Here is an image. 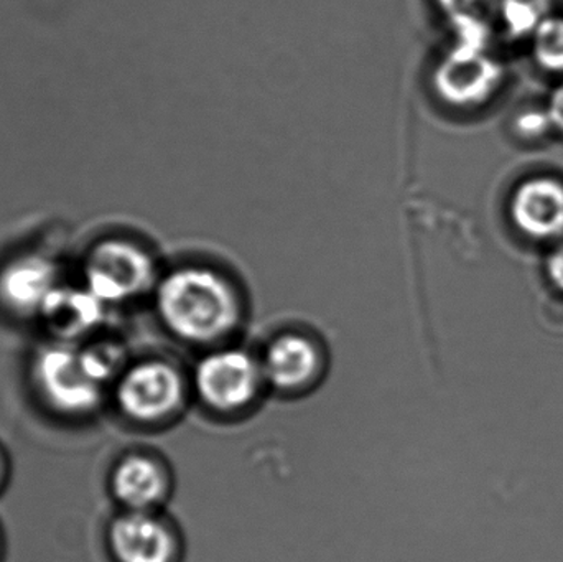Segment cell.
Segmentation results:
<instances>
[{
	"label": "cell",
	"mask_w": 563,
	"mask_h": 562,
	"mask_svg": "<svg viewBox=\"0 0 563 562\" xmlns=\"http://www.w3.org/2000/svg\"><path fill=\"white\" fill-rule=\"evenodd\" d=\"M109 488L125 511H161L174 492V474L161 455L131 452L115 462Z\"/></svg>",
	"instance_id": "10"
},
{
	"label": "cell",
	"mask_w": 563,
	"mask_h": 562,
	"mask_svg": "<svg viewBox=\"0 0 563 562\" xmlns=\"http://www.w3.org/2000/svg\"><path fill=\"white\" fill-rule=\"evenodd\" d=\"M33 385L43 401L63 416H88L101 406L106 386L92 375L78 343L43 346L32 365Z\"/></svg>",
	"instance_id": "6"
},
{
	"label": "cell",
	"mask_w": 563,
	"mask_h": 562,
	"mask_svg": "<svg viewBox=\"0 0 563 562\" xmlns=\"http://www.w3.org/2000/svg\"><path fill=\"white\" fill-rule=\"evenodd\" d=\"M191 396L218 418H241L267 392L260 355L241 346L207 350L190 373Z\"/></svg>",
	"instance_id": "3"
},
{
	"label": "cell",
	"mask_w": 563,
	"mask_h": 562,
	"mask_svg": "<svg viewBox=\"0 0 563 562\" xmlns=\"http://www.w3.org/2000/svg\"><path fill=\"white\" fill-rule=\"evenodd\" d=\"M544 102L548 106L552 124H554L558 141H563V79L551 82L548 92H545Z\"/></svg>",
	"instance_id": "17"
},
{
	"label": "cell",
	"mask_w": 563,
	"mask_h": 562,
	"mask_svg": "<svg viewBox=\"0 0 563 562\" xmlns=\"http://www.w3.org/2000/svg\"><path fill=\"white\" fill-rule=\"evenodd\" d=\"M509 227L529 243L563 240V174L538 168L519 175L505 198Z\"/></svg>",
	"instance_id": "7"
},
{
	"label": "cell",
	"mask_w": 563,
	"mask_h": 562,
	"mask_svg": "<svg viewBox=\"0 0 563 562\" xmlns=\"http://www.w3.org/2000/svg\"><path fill=\"white\" fill-rule=\"evenodd\" d=\"M260 359L267 388L280 396L307 395L327 372L323 343L303 330L277 333Z\"/></svg>",
	"instance_id": "8"
},
{
	"label": "cell",
	"mask_w": 563,
	"mask_h": 562,
	"mask_svg": "<svg viewBox=\"0 0 563 562\" xmlns=\"http://www.w3.org/2000/svg\"><path fill=\"white\" fill-rule=\"evenodd\" d=\"M58 267L42 254H22L0 269V306L19 317H38L59 286Z\"/></svg>",
	"instance_id": "11"
},
{
	"label": "cell",
	"mask_w": 563,
	"mask_h": 562,
	"mask_svg": "<svg viewBox=\"0 0 563 562\" xmlns=\"http://www.w3.org/2000/svg\"><path fill=\"white\" fill-rule=\"evenodd\" d=\"M499 2L501 0H433L445 22L460 19V16H488L492 19Z\"/></svg>",
	"instance_id": "16"
},
{
	"label": "cell",
	"mask_w": 563,
	"mask_h": 562,
	"mask_svg": "<svg viewBox=\"0 0 563 562\" xmlns=\"http://www.w3.org/2000/svg\"><path fill=\"white\" fill-rule=\"evenodd\" d=\"M506 134L511 144L529 151L545 147L552 141H558L544 98L519 102L508 115Z\"/></svg>",
	"instance_id": "15"
},
{
	"label": "cell",
	"mask_w": 563,
	"mask_h": 562,
	"mask_svg": "<svg viewBox=\"0 0 563 562\" xmlns=\"http://www.w3.org/2000/svg\"><path fill=\"white\" fill-rule=\"evenodd\" d=\"M154 302L164 329L185 345H227L244 322L243 293L211 264H180L162 274Z\"/></svg>",
	"instance_id": "1"
},
{
	"label": "cell",
	"mask_w": 563,
	"mask_h": 562,
	"mask_svg": "<svg viewBox=\"0 0 563 562\" xmlns=\"http://www.w3.org/2000/svg\"><path fill=\"white\" fill-rule=\"evenodd\" d=\"M190 398V375L162 356L125 366L114 383L119 412L142 428H162L177 421Z\"/></svg>",
	"instance_id": "4"
},
{
	"label": "cell",
	"mask_w": 563,
	"mask_h": 562,
	"mask_svg": "<svg viewBox=\"0 0 563 562\" xmlns=\"http://www.w3.org/2000/svg\"><path fill=\"white\" fill-rule=\"evenodd\" d=\"M85 287L106 307L134 302L154 294L161 279L154 254L131 238L99 241L86 256Z\"/></svg>",
	"instance_id": "5"
},
{
	"label": "cell",
	"mask_w": 563,
	"mask_h": 562,
	"mask_svg": "<svg viewBox=\"0 0 563 562\" xmlns=\"http://www.w3.org/2000/svg\"><path fill=\"white\" fill-rule=\"evenodd\" d=\"M3 472H5V467H3L2 458H0V484H2L3 481Z\"/></svg>",
	"instance_id": "19"
},
{
	"label": "cell",
	"mask_w": 563,
	"mask_h": 562,
	"mask_svg": "<svg viewBox=\"0 0 563 562\" xmlns=\"http://www.w3.org/2000/svg\"><path fill=\"white\" fill-rule=\"evenodd\" d=\"M508 53L449 40L430 69L433 98L446 111L473 118L492 111L511 88Z\"/></svg>",
	"instance_id": "2"
},
{
	"label": "cell",
	"mask_w": 563,
	"mask_h": 562,
	"mask_svg": "<svg viewBox=\"0 0 563 562\" xmlns=\"http://www.w3.org/2000/svg\"><path fill=\"white\" fill-rule=\"evenodd\" d=\"M555 7V0H501L492 19L503 52L526 49L536 30Z\"/></svg>",
	"instance_id": "13"
},
{
	"label": "cell",
	"mask_w": 563,
	"mask_h": 562,
	"mask_svg": "<svg viewBox=\"0 0 563 562\" xmlns=\"http://www.w3.org/2000/svg\"><path fill=\"white\" fill-rule=\"evenodd\" d=\"M109 550L115 562H178L180 538L161 511H122L112 520Z\"/></svg>",
	"instance_id": "9"
},
{
	"label": "cell",
	"mask_w": 563,
	"mask_h": 562,
	"mask_svg": "<svg viewBox=\"0 0 563 562\" xmlns=\"http://www.w3.org/2000/svg\"><path fill=\"white\" fill-rule=\"evenodd\" d=\"M104 313V304L85 286L69 287L59 284L38 317H42L58 342L76 343L101 326Z\"/></svg>",
	"instance_id": "12"
},
{
	"label": "cell",
	"mask_w": 563,
	"mask_h": 562,
	"mask_svg": "<svg viewBox=\"0 0 563 562\" xmlns=\"http://www.w3.org/2000/svg\"><path fill=\"white\" fill-rule=\"evenodd\" d=\"M532 71L549 82L563 79V7L545 16L525 49Z\"/></svg>",
	"instance_id": "14"
},
{
	"label": "cell",
	"mask_w": 563,
	"mask_h": 562,
	"mask_svg": "<svg viewBox=\"0 0 563 562\" xmlns=\"http://www.w3.org/2000/svg\"><path fill=\"white\" fill-rule=\"evenodd\" d=\"M548 276L551 283L563 293V240L551 246L548 257Z\"/></svg>",
	"instance_id": "18"
}]
</instances>
